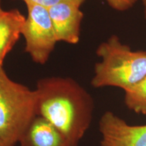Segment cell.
<instances>
[{"label": "cell", "mask_w": 146, "mask_h": 146, "mask_svg": "<svg viewBox=\"0 0 146 146\" xmlns=\"http://www.w3.org/2000/svg\"><path fill=\"white\" fill-rule=\"evenodd\" d=\"M26 17L17 9L3 11L0 14V68L6 56L22 35Z\"/></svg>", "instance_id": "obj_8"}, {"label": "cell", "mask_w": 146, "mask_h": 146, "mask_svg": "<svg viewBox=\"0 0 146 146\" xmlns=\"http://www.w3.org/2000/svg\"><path fill=\"white\" fill-rule=\"evenodd\" d=\"M28 15L22 35L25 40V52L35 62L44 64L58 42L48 9L35 3H26Z\"/></svg>", "instance_id": "obj_4"}, {"label": "cell", "mask_w": 146, "mask_h": 146, "mask_svg": "<svg viewBox=\"0 0 146 146\" xmlns=\"http://www.w3.org/2000/svg\"><path fill=\"white\" fill-rule=\"evenodd\" d=\"M3 11H4V10H3V9L1 8V0H0V14L2 13Z\"/></svg>", "instance_id": "obj_14"}, {"label": "cell", "mask_w": 146, "mask_h": 146, "mask_svg": "<svg viewBox=\"0 0 146 146\" xmlns=\"http://www.w3.org/2000/svg\"><path fill=\"white\" fill-rule=\"evenodd\" d=\"M35 91L37 116L78 145L92 121L94 102L91 95L72 78L60 76L41 78Z\"/></svg>", "instance_id": "obj_1"}, {"label": "cell", "mask_w": 146, "mask_h": 146, "mask_svg": "<svg viewBox=\"0 0 146 146\" xmlns=\"http://www.w3.org/2000/svg\"><path fill=\"white\" fill-rule=\"evenodd\" d=\"M125 91V102L128 108L137 114H146V76Z\"/></svg>", "instance_id": "obj_9"}, {"label": "cell", "mask_w": 146, "mask_h": 146, "mask_svg": "<svg viewBox=\"0 0 146 146\" xmlns=\"http://www.w3.org/2000/svg\"><path fill=\"white\" fill-rule=\"evenodd\" d=\"M36 116L35 91L14 81L0 68V139L15 146Z\"/></svg>", "instance_id": "obj_3"}, {"label": "cell", "mask_w": 146, "mask_h": 146, "mask_svg": "<svg viewBox=\"0 0 146 146\" xmlns=\"http://www.w3.org/2000/svg\"><path fill=\"white\" fill-rule=\"evenodd\" d=\"M142 2H143V11H144V16L146 19V0H142Z\"/></svg>", "instance_id": "obj_12"}, {"label": "cell", "mask_w": 146, "mask_h": 146, "mask_svg": "<svg viewBox=\"0 0 146 146\" xmlns=\"http://www.w3.org/2000/svg\"><path fill=\"white\" fill-rule=\"evenodd\" d=\"M111 8L116 11L125 12L135 4L138 0H106Z\"/></svg>", "instance_id": "obj_10"}, {"label": "cell", "mask_w": 146, "mask_h": 146, "mask_svg": "<svg viewBox=\"0 0 146 146\" xmlns=\"http://www.w3.org/2000/svg\"><path fill=\"white\" fill-rule=\"evenodd\" d=\"M101 146H146V125H130L110 111L99 123Z\"/></svg>", "instance_id": "obj_5"}, {"label": "cell", "mask_w": 146, "mask_h": 146, "mask_svg": "<svg viewBox=\"0 0 146 146\" xmlns=\"http://www.w3.org/2000/svg\"><path fill=\"white\" fill-rule=\"evenodd\" d=\"M21 146H77L45 118L36 116L24 133Z\"/></svg>", "instance_id": "obj_7"}, {"label": "cell", "mask_w": 146, "mask_h": 146, "mask_svg": "<svg viewBox=\"0 0 146 146\" xmlns=\"http://www.w3.org/2000/svg\"><path fill=\"white\" fill-rule=\"evenodd\" d=\"M81 5L62 2L47 8L58 41L76 44L80 40L83 13Z\"/></svg>", "instance_id": "obj_6"}, {"label": "cell", "mask_w": 146, "mask_h": 146, "mask_svg": "<svg viewBox=\"0 0 146 146\" xmlns=\"http://www.w3.org/2000/svg\"><path fill=\"white\" fill-rule=\"evenodd\" d=\"M96 54L102 60L95 65L94 87H116L126 91L146 76V52L133 51L117 36L102 43Z\"/></svg>", "instance_id": "obj_2"}, {"label": "cell", "mask_w": 146, "mask_h": 146, "mask_svg": "<svg viewBox=\"0 0 146 146\" xmlns=\"http://www.w3.org/2000/svg\"><path fill=\"white\" fill-rule=\"evenodd\" d=\"M0 146H9L8 144H7L5 142H4L3 140H1L0 139Z\"/></svg>", "instance_id": "obj_13"}, {"label": "cell", "mask_w": 146, "mask_h": 146, "mask_svg": "<svg viewBox=\"0 0 146 146\" xmlns=\"http://www.w3.org/2000/svg\"><path fill=\"white\" fill-rule=\"evenodd\" d=\"M21 1H23L25 3H35V4L44 6L45 8H49L52 5L62 2L74 3L81 6L85 0H21Z\"/></svg>", "instance_id": "obj_11"}]
</instances>
